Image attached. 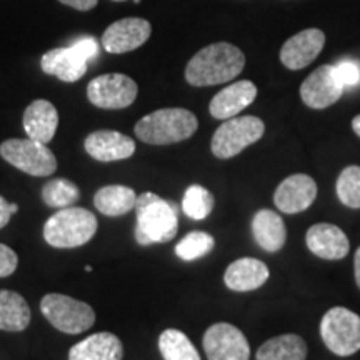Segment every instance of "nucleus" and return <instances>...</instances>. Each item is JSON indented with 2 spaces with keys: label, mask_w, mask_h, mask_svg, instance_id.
I'll return each instance as SVG.
<instances>
[{
  "label": "nucleus",
  "mask_w": 360,
  "mask_h": 360,
  "mask_svg": "<svg viewBox=\"0 0 360 360\" xmlns=\"http://www.w3.org/2000/svg\"><path fill=\"white\" fill-rule=\"evenodd\" d=\"M245 67V56L229 42L210 44L193 56L186 67L192 87H210L233 80Z\"/></svg>",
  "instance_id": "f257e3e1"
},
{
  "label": "nucleus",
  "mask_w": 360,
  "mask_h": 360,
  "mask_svg": "<svg viewBox=\"0 0 360 360\" xmlns=\"http://www.w3.org/2000/svg\"><path fill=\"white\" fill-rule=\"evenodd\" d=\"M135 240L139 245L165 244L177 236L179 217L174 204L152 192H143L135 202Z\"/></svg>",
  "instance_id": "f03ea898"
},
{
  "label": "nucleus",
  "mask_w": 360,
  "mask_h": 360,
  "mask_svg": "<svg viewBox=\"0 0 360 360\" xmlns=\"http://www.w3.org/2000/svg\"><path fill=\"white\" fill-rule=\"evenodd\" d=\"M199 120L187 109H160L142 117L135 124V135L150 146L184 142L197 132Z\"/></svg>",
  "instance_id": "7ed1b4c3"
},
{
  "label": "nucleus",
  "mask_w": 360,
  "mask_h": 360,
  "mask_svg": "<svg viewBox=\"0 0 360 360\" xmlns=\"http://www.w3.org/2000/svg\"><path fill=\"white\" fill-rule=\"evenodd\" d=\"M98 227L97 217L82 207H65L44 225V238L56 249H75L90 242Z\"/></svg>",
  "instance_id": "20e7f679"
},
{
  "label": "nucleus",
  "mask_w": 360,
  "mask_h": 360,
  "mask_svg": "<svg viewBox=\"0 0 360 360\" xmlns=\"http://www.w3.org/2000/svg\"><path fill=\"white\" fill-rule=\"evenodd\" d=\"M40 310L52 327L69 335L82 334L96 322V312L89 304L64 294L44 295Z\"/></svg>",
  "instance_id": "39448f33"
},
{
  "label": "nucleus",
  "mask_w": 360,
  "mask_h": 360,
  "mask_svg": "<svg viewBox=\"0 0 360 360\" xmlns=\"http://www.w3.org/2000/svg\"><path fill=\"white\" fill-rule=\"evenodd\" d=\"M0 157L32 177H49L57 170V159L51 148L29 137L8 139L0 143Z\"/></svg>",
  "instance_id": "423d86ee"
},
{
  "label": "nucleus",
  "mask_w": 360,
  "mask_h": 360,
  "mask_svg": "<svg viewBox=\"0 0 360 360\" xmlns=\"http://www.w3.org/2000/svg\"><path fill=\"white\" fill-rule=\"evenodd\" d=\"M264 132L265 124L259 117H232L215 130L210 148L217 159H232L252 143L260 141Z\"/></svg>",
  "instance_id": "0eeeda50"
},
{
  "label": "nucleus",
  "mask_w": 360,
  "mask_h": 360,
  "mask_svg": "<svg viewBox=\"0 0 360 360\" xmlns=\"http://www.w3.org/2000/svg\"><path fill=\"white\" fill-rule=\"evenodd\" d=\"M321 337L332 354L354 355L360 350V317L345 307L327 310L321 322Z\"/></svg>",
  "instance_id": "6e6552de"
},
{
  "label": "nucleus",
  "mask_w": 360,
  "mask_h": 360,
  "mask_svg": "<svg viewBox=\"0 0 360 360\" xmlns=\"http://www.w3.org/2000/svg\"><path fill=\"white\" fill-rule=\"evenodd\" d=\"M137 94L135 80L124 74L98 75L87 85L89 102L103 110L127 109L135 102Z\"/></svg>",
  "instance_id": "1a4fd4ad"
},
{
  "label": "nucleus",
  "mask_w": 360,
  "mask_h": 360,
  "mask_svg": "<svg viewBox=\"0 0 360 360\" xmlns=\"http://www.w3.org/2000/svg\"><path fill=\"white\" fill-rule=\"evenodd\" d=\"M204 350L209 360H249L250 345L240 328L227 322L214 323L204 334Z\"/></svg>",
  "instance_id": "9d476101"
},
{
  "label": "nucleus",
  "mask_w": 360,
  "mask_h": 360,
  "mask_svg": "<svg viewBox=\"0 0 360 360\" xmlns=\"http://www.w3.org/2000/svg\"><path fill=\"white\" fill-rule=\"evenodd\" d=\"M345 87L337 77L334 65L315 69L300 85V98L310 109L322 110L334 105L344 94Z\"/></svg>",
  "instance_id": "9b49d317"
},
{
  "label": "nucleus",
  "mask_w": 360,
  "mask_h": 360,
  "mask_svg": "<svg viewBox=\"0 0 360 360\" xmlns=\"http://www.w3.org/2000/svg\"><path fill=\"white\" fill-rule=\"evenodd\" d=\"M150 34V22L139 17H127L107 27L102 35V45L109 53H127L142 47Z\"/></svg>",
  "instance_id": "f8f14e48"
},
{
  "label": "nucleus",
  "mask_w": 360,
  "mask_h": 360,
  "mask_svg": "<svg viewBox=\"0 0 360 360\" xmlns=\"http://www.w3.org/2000/svg\"><path fill=\"white\" fill-rule=\"evenodd\" d=\"M317 197V184L305 174L287 177L274 193L276 207L283 214H299L307 210Z\"/></svg>",
  "instance_id": "ddd939ff"
},
{
  "label": "nucleus",
  "mask_w": 360,
  "mask_h": 360,
  "mask_svg": "<svg viewBox=\"0 0 360 360\" xmlns=\"http://www.w3.org/2000/svg\"><path fill=\"white\" fill-rule=\"evenodd\" d=\"M84 147L94 160L103 162V164L125 160L135 154L134 139L115 130H96L89 134Z\"/></svg>",
  "instance_id": "4468645a"
},
{
  "label": "nucleus",
  "mask_w": 360,
  "mask_h": 360,
  "mask_svg": "<svg viewBox=\"0 0 360 360\" xmlns=\"http://www.w3.org/2000/svg\"><path fill=\"white\" fill-rule=\"evenodd\" d=\"M326 45L321 29H307L295 34L281 49V62L289 70H300L312 64Z\"/></svg>",
  "instance_id": "2eb2a0df"
},
{
  "label": "nucleus",
  "mask_w": 360,
  "mask_h": 360,
  "mask_svg": "<svg viewBox=\"0 0 360 360\" xmlns=\"http://www.w3.org/2000/svg\"><path fill=\"white\" fill-rule=\"evenodd\" d=\"M257 98V87L250 80H238L220 90L210 101V115L214 119L227 120L237 117Z\"/></svg>",
  "instance_id": "dca6fc26"
},
{
  "label": "nucleus",
  "mask_w": 360,
  "mask_h": 360,
  "mask_svg": "<svg viewBox=\"0 0 360 360\" xmlns=\"http://www.w3.org/2000/svg\"><path fill=\"white\" fill-rule=\"evenodd\" d=\"M309 250L326 260H340L349 254V238L344 231L332 224H315L305 236Z\"/></svg>",
  "instance_id": "f3484780"
},
{
  "label": "nucleus",
  "mask_w": 360,
  "mask_h": 360,
  "mask_svg": "<svg viewBox=\"0 0 360 360\" xmlns=\"http://www.w3.org/2000/svg\"><path fill=\"white\" fill-rule=\"evenodd\" d=\"M89 62L74 47H58L45 52L40 67L47 75H53L62 82H77L87 72Z\"/></svg>",
  "instance_id": "a211bd4d"
},
{
  "label": "nucleus",
  "mask_w": 360,
  "mask_h": 360,
  "mask_svg": "<svg viewBox=\"0 0 360 360\" xmlns=\"http://www.w3.org/2000/svg\"><path fill=\"white\" fill-rule=\"evenodd\" d=\"M58 127V112L52 102L34 101L24 112V130L27 137L47 146L53 141Z\"/></svg>",
  "instance_id": "6ab92c4d"
},
{
  "label": "nucleus",
  "mask_w": 360,
  "mask_h": 360,
  "mask_svg": "<svg viewBox=\"0 0 360 360\" xmlns=\"http://www.w3.org/2000/svg\"><path fill=\"white\" fill-rule=\"evenodd\" d=\"M269 267L262 260L244 257L229 265L224 274V282L233 292H250L260 289L269 281Z\"/></svg>",
  "instance_id": "aec40b11"
},
{
  "label": "nucleus",
  "mask_w": 360,
  "mask_h": 360,
  "mask_svg": "<svg viewBox=\"0 0 360 360\" xmlns=\"http://www.w3.org/2000/svg\"><path fill=\"white\" fill-rule=\"evenodd\" d=\"M124 345L110 332H98L69 350V360H122Z\"/></svg>",
  "instance_id": "412c9836"
},
{
  "label": "nucleus",
  "mask_w": 360,
  "mask_h": 360,
  "mask_svg": "<svg viewBox=\"0 0 360 360\" xmlns=\"http://www.w3.org/2000/svg\"><path fill=\"white\" fill-rule=\"evenodd\" d=\"M252 233L265 252H278L287 240V229L282 217L274 210L262 209L252 219Z\"/></svg>",
  "instance_id": "4be33fe9"
},
{
  "label": "nucleus",
  "mask_w": 360,
  "mask_h": 360,
  "mask_svg": "<svg viewBox=\"0 0 360 360\" xmlns=\"http://www.w3.org/2000/svg\"><path fill=\"white\" fill-rule=\"evenodd\" d=\"M30 319L32 314L24 297L13 290H0V330L22 332L29 327Z\"/></svg>",
  "instance_id": "5701e85b"
},
{
  "label": "nucleus",
  "mask_w": 360,
  "mask_h": 360,
  "mask_svg": "<svg viewBox=\"0 0 360 360\" xmlns=\"http://www.w3.org/2000/svg\"><path fill=\"white\" fill-rule=\"evenodd\" d=\"M135 195L134 188L125 186H105L98 188L96 197H94V205L97 210L107 217H120V215L129 214L135 209Z\"/></svg>",
  "instance_id": "b1692460"
},
{
  "label": "nucleus",
  "mask_w": 360,
  "mask_h": 360,
  "mask_svg": "<svg viewBox=\"0 0 360 360\" xmlns=\"http://www.w3.org/2000/svg\"><path fill=\"white\" fill-rule=\"evenodd\" d=\"M307 359V345L302 337L285 334L274 337L260 345L257 360H305Z\"/></svg>",
  "instance_id": "393cba45"
},
{
  "label": "nucleus",
  "mask_w": 360,
  "mask_h": 360,
  "mask_svg": "<svg viewBox=\"0 0 360 360\" xmlns=\"http://www.w3.org/2000/svg\"><path fill=\"white\" fill-rule=\"evenodd\" d=\"M159 350L164 360H200V355L191 339L177 328H167L162 332L159 337Z\"/></svg>",
  "instance_id": "a878e982"
},
{
  "label": "nucleus",
  "mask_w": 360,
  "mask_h": 360,
  "mask_svg": "<svg viewBox=\"0 0 360 360\" xmlns=\"http://www.w3.org/2000/svg\"><path fill=\"white\" fill-rule=\"evenodd\" d=\"M80 199V191L69 179H52L42 187V200L53 209L72 207Z\"/></svg>",
  "instance_id": "bb28decb"
},
{
  "label": "nucleus",
  "mask_w": 360,
  "mask_h": 360,
  "mask_svg": "<svg viewBox=\"0 0 360 360\" xmlns=\"http://www.w3.org/2000/svg\"><path fill=\"white\" fill-rule=\"evenodd\" d=\"M214 195L202 186H191L184 193L182 210L192 220H204L214 210Z\"/></svg>",
  "instance_id": "cd10ccee"
},
{
  "label": "nucleus",
  "mask_w": 360,
  "mask_h": 360,
  "mask_svg": "<svg viewBox=\"0 0 360 360\" xmlns=\"http://www.w3.org/2000/svg\"><path fill=\"white\" fill-rule=\"evenodd\" d=\"M215 245L214 237L207 232L193 231L182 238L177 245H175V254L179 259L191 262V260H197L204 255L210 254Z\"/></svg>",
  "instance_id": "c85d7f7f"
},
{
  "label": "nucleus",
  "mask_w": 360,
  "mask_h": 360,
  "mask_svg": "<svg viewBox=\"0 0 360 360\" xmlns=\"http://www.w3.org/2000/svg\"><path fill=\"white\" fill-rule=\"evenodd\" d=\"M337 197L345 207L360 209V167L350 165L337 179Z\"/></svg>",
  "instance_id": "c756f323"
},
{
  "label": "nucleus",
  "mask_w": 360,
  "mask_h": 360,
  "mask_svg": "<svg viewBox=\"0 0 360 360\" xmlns=\"http://www.w3.org/2000/svg\"><path fill=\"white\" fill-rule=\"evenodd\" d=\"M335 74L345 89L357 87L360 84V64L352 58H344L334 65Z\"/></svg>",
  "instance_id": "7c9ffc66"
},
{
  "label": "nucleus",
  "mask_w": 360,
  "mask_h": 360,
  "mask_svg": "<svg viewBox=\"0 0 360 360\" xmlns=\"http://www.w3.org/2000/svg\"><path fill=\"white\" fill-rule=\"evenodd\" d=\"M17 265H19V257L15 252L6 244H0V278L12 276Z\"/></svg>",
  "instance_id": "2f4dec72"
},
{
  "label": "nucleus",
  "mask_w": 360,
  "mask_h": 360,
  "mask_svg": "<svg viewBox=\"0 0 360 360\" xmlns=\"http://www.w3.org/2000/svg\"><path fill=\"white\" fill-rule=\"evenodd\" d=\"M72 47L79 52V56H82L85 60L90 62L92 58L97 57L98 53V44L94 37H82L79 39L77 42L72 44Z\"/></svg>",
  "instance_id": "473e14b6"
},
{
  "label": "nucleus",
  "mask_w": 360,
  "mask_h": 360,
  "mask_svg": "<svg viewBox=\"0 0 360 360\" xmlns=\"http://www.w3.org/2000/svg\"><path fill=\"white\" fill-rule=\"evenodd\" d=\"M17 212H19V205L11 204V202L0 195V229L6 227V225L11 222L12 215Z\"/></svg>",
  "instance_id": "72a5a7b5"
},
{
  "label": "nucleus",
  "mask_w": 360,
  "mask_h": 360,
  "mask_svg": "<svg viewBox=\"0 0 360 360\" xmlns=\"http://www.w3.org/2000/svg\"><path fill=\"white\" fill-rule=\"evenodd\" d=\"M60 4H64L67 7L75 8V11L80 12H89L92 11L94 7H97L98 0H58Z\"/></svg>",
  "instance_id": "f704fd0d"
},
{
  "label": "nucleus",
  "mask_w": 360,
  "mask_h": 360,
  "mask_svg": "<svg viewBox=\"0 0 360 360\" xmlns=\"http://www.w3.org/2000/svg\"><path fill=\"white\" fill-rule=\"evenodd\" d=\"M354 265H355V282H357V285L360 289V247L357 249V252H355Z\"/></svg>",
  "instance_id": "c9c22d12"
},
{
  "label": "nucleus",
  "mask_w": 360,
  "mask_h": 360,
  "mask_svg": "<svg viewBox=\"0 0 360 360\" xmlns=\"http://www.w3.org/2000/svg\"><path fill=\"white\" fill-rule=\"evenodd\" d=\"M352 129H354V132L359 135L360 137V115H357L355 117V119L352 120Z\"/></svg>",
  "instance_id": "e433bc0d"
},
{
  "label": "nucleus",
  "mask_w": 360,
  "mask_h": 360,
  "mask_svg": "<svg viewBox=\"0 0 360 360\" xmlns=\"http://www.w3.org/2000/svg\"><path fill=\"white\" fill-rule=\"evenodd\" d=\"M85 272H92V267H90V265H85Z\"/></svg>",
  "instance_id": "4c0bfd02"
},
{
  "label": "nucleus",
  "mask_w": 360,
  "mask_h": 360,
  "mask_svg": "<svg viewBox=\"0 0 360 360\" xmlns=\"http://www.w3.org/2000/svg\"><path fill=\"white\" fill-rule=\"evenodd\" d=\"M112 2H125V0H112Z\"/></svg>",
  "instance_id": "58836bf2"
}]
</instances>
